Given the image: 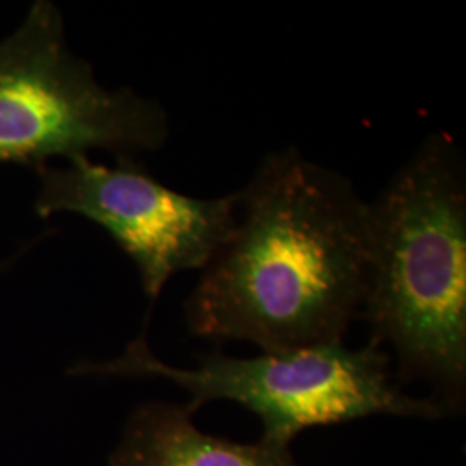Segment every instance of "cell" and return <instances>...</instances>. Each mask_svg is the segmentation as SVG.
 I'll use <instances>...</instances> for the list:
<instances>
[{"label":"cell","instance_id":"4","mask_svg":"<svg viewBox=\"0 0 466 466\" xmlns=\"http://www.w3.org/2000/svg\"><path fill=\"white\" fill-rule=\"evenodd\" d=\"M165 109L134 90L100 85L67 49L59 9L35 2L16 32L0 42V163H42L90 150L159 149Z\"/></svg>","mask_w":466,"mask_h":466},{"label":"cell","instance_id":"3","mask_svg":"<svg viewBox=\"0 0 466 466\" xmlns=\"http://www.w3.org/2000/svg\"><path fill=\"white\" fill-rule=\"evenodd\" d=\"M73 375L161 377L190 394L187 408L196 413L211 400H233L263 423V439L292 446L302 431L346 423L375 415L441 418V400H417L390 380L389 356L370 340L350 350L344 342L230 358L202 356L198 368L171 367L150 350L144 337L109 363H85Z\"/></svg>","mask_w":466,"mask_h":466},{"label":"cell","instance_id":"7","mask_svg":"<svg viewBox=\"0 0 466 466\" xmlns=\"http://www.w3.org/2000/svg\"><path fill=\"white\" fill-rule=\"evenodd\" d=\"M0 267H2V265H0Z\"/></svg>","mask_w":466,"mask_h":466},{"label":"cell","instance_id":"2","mask_svg":"<svg viewBox=\"0 0 466 466\" xmlns=\"http://www.w3.org/2000/svg\"><path fill=\"white\" fill-rule=\"evenodd\" d=\"M370 265L363 315L389 342L400 375L448 400L466 383V167L450 135H429L368 202Z\"/></svg>","mask_w":466,"mask_h":466},{"label":"cell","instance_id":"1","mask_svg":"<svg viewBox=\"0 0 466 466\" xmlns=\"http://www.w3.org/2000/svg\"><path fill=\"white\" fill-rule=\"evenodd\" d=\"M237 192L232 235L185 300L188 330L263 352L342 342L367 294V200L296 147L271 152Z\"/></svg>","mask_w":466,"mask_h":466},{"label":"cell","instance_id":"6","mask_svg":"<svg viewBox=\"0 0 466 466\" xmlns=\"http://www.w3.org/2000/svg\"><path fill=\"white\" fill-rule=\"evenodd\" d=\"M185 406L152 402L128 420L109 466H298L290 446L238 444L202 432Z\"/></svg>","mask_w":466,"mask_h":466},{"label":"cell","instance_id":"5","mask_svg":"<svg viewBox=\"0 0 466 466\" xmlns=\"http://www.w3.org/2000/svg\"><path fill=\"white\" fill-rule=\"evenodd\" d=\"M67 161L42 171L36 213H71L100 225L134 259L150 300L173 275L202 271L235 228L238 192L200 199L157 182L125 157L115 167L88 156Z\"/></svg>","mask_w":466,"mask_h":466}]
</instances>
